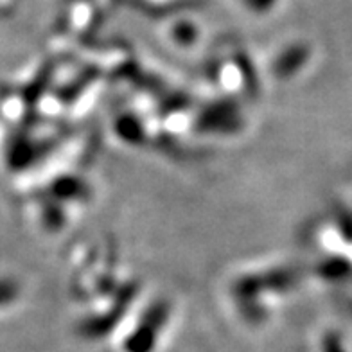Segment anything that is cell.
<instances>
[{
    "mask_svg": "<svg viewBox=\"0 0 352 352\" xmlns=\"http://www.w3.org/2000/svg\"><path fill=\"white\" fill-rule=\"evenodd\" d=\"M309 278L304 261L286 255H266L228 270L221 298L243 325L263 327L286 309Z\"/></svg>",
    "mask_w": 352,
    "mask_h": 352,
    "instance_id": "obj_1",
    "label": "cell"
},
{
    "mask_svg": "<svg viewBox=\"0 0 352 352\" xmlns=\"http://www.w3.org/2000/svg\"><path fill=\"white\" fill-rule=\"evenodd\" d=\"M309 278L324 284L352 280V212L333 207L311 219L304 232Z\"/></svg>",
    "mask_w": 352,
    "mask_h": 352,
    "instance_id": "obj_2",
    "label": "cell"
},
{
    "mask_svg": "<svg viewBox=\"0 0 352 352\" xmlns=\"http://www.w3.org/2000/svg\"><path fill=\"white\" fill-rule=\"evenodd\" d=\"M175 316L171 298L158 293L142 292L111 338L121 352H155Z\"/></svg>",
    "mask_w": 352,
    "mask_h": 352,
    "instance_id": "obj_3",
    "label": "cell"
}]
</instances>
